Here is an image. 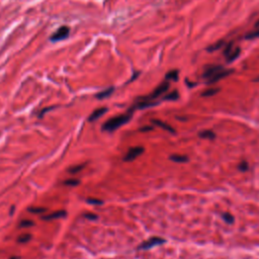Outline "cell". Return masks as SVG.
<instances>
[{"instance_id": "13", "label": "cell", "mask_w": 259, "mask_h": 259, "mask_svg": "<svg viewBox=\"0 0 259 259\" xmlns=\"http://www.w3.org/2000/svg\"><path fill=\"white\" fill-rule=\"evenodd\" d=\"M112 91H113V88L112 87L111 88H107V89H105V90H103V91L97 93L96 97H97V98H99V99H103V98H105V97H108L109 95H111V93H112Z\"/></svg>"}, {"instance_id": "1", "label": "cell", "mask_w": 259, "mask_h": 259, "mask_svg": "<svg viewBox=\"0 0 259 259\" xmlns=\"http://www.w3.org/2000/svg\"><path fill=\"white\" fill-rule=\"evenodd\" d=\"M234 72L233 69H225L220 65H210L205 68L202 77L206 79V83L213 84L225 77L231 75Z\"/></svg>"}, {"instance_id": "14", "label": "cell", "mask_w": 259, "mask_h": 259, "mask_svg": "<svg viewBox=\"0 0 259 259\" xmlns=\"http://www.w3.org/2000/svg\"><path fill=\"white\" fill-rule=\"evenodd\" d=\"M220 91V89L219 88H210V89H206L204 92L201 93L202 96L205 97H209V96H213L214 94H217V93Z\"/></svg>"}, {"instance_id": "21", "label": "cell", "mask_w": 259, "mask_h": 259, "mask_svg": "<svg viewBox=\"0 0 259 259\" xmlns=\"http://www.w3.org/2000/svg\"><path fill=\"white\" fill-rule=\"evenodd\" d=\"M238 169L242 172H245L249 169V164L247 163L246 161H242L241 163L238 165Z\"/></svg>"}, {"instance_id": "17", "label": "cell", "mask_w": 259, "mask_h": 259, "mask_svg": "<svg viewBox=\"0 0 259 259\" xmlns=\"http://www.w3.org/2000/svg\"><path fill=\"white\" fill-rule=\"evenodd\" d=\"M47 210V209H45V208H42V206H32V208H30L28 209V212L31 213V214H43L45 213Z\"/></svg>"}, {"instance_id": "6", "label": "cell", "mask_w": 259, "mask_h": 259, "mask_svg": "<svg viewBox=\"0 0 259 259\" xmlns=\"http://www.w3.org/2000/svg\"><path fill=\"white\" fill-rule=\"evenodd\" d=\"M144 153V148L143 147H134L131 148L128 151V153L125 154V157H124V160L130 162V161H133L135 160L137 157H139L141 154Z\"/></svg>"}, {"instance_id": "26", "label": "cell", "mask_w": 259, "mask_h": 259, "mask_svg": "<svg viewBox=\"0 0 259 259\" xmlns=\"http://www.w3.org/2000/svg\"><path fill=\"white\" fill-rule=\"evenodd\" d=\"M84 217L86 219H89V220H96L97 219V216L94 214H85Z\"/></svg>"}, {"instance_id": "16", "label": "cell", "mask_w": 259, "mask_h": 259, "mask_svg": "<svg viewBox=\"0 0 259 259\" xmlns=\"http://www.w3.org/2000/svg\"><path fill=\"white\" fill-rule=\"evenodd\" d=\"M222 218H223V220L227 223V224H230V225H232L234 223V221H235V218L229 213H224L222 214Z\"/></svg>"}, {"instance_id": "24", "label": "cell", "mask_w": 259, "mask_h": 259, "mask_svg": "<svg viewBox=\"0 0 259 259\" xmlns=\"http://www.w3.org/2000/svg\"><path fill=\"white\" fill-rule=\"evenodd\" d=\"M20 227H22V228H26V227H31L34 226V222L32 221H28V220H23L20 222Z\"/></svg>"}, {"instance_id": "4", "label": "cell", "mask_w": 259, "mask_h": 259, "mask_svg": "<svg viewBox=\"0 0 259 259\" xmlns=\"http://www.w3.org/2000/svg\"><path fill=\"white\" fill-rule=\"evenodd\" d=\"M166 241L164 240L163 238H160V237H152L150 238L149 240L143 242L142 244L139 246V249L142 250H147L150 248H153V247L158 246V245H161V244H164Z\"/></svg>"}, {"instance_id": "7", "label": "cell", "mask_w": 259, "mask_h": 259, "mask_svg": "<svg viewBox=\"0 0 259 259\" xmlns=\"http://www.w3.org/2000/svg\"><path fill=\"white\" fill-rule=\"evenodd\" d=\"M107 111V108L106 107H101V108H97L95 109L94 111H93L90 116H89V119L88 120L89 121H93V120H98L99 117H101L105 112Z\"/></svg>"}, {"instance_id": "23", "label": "cell", "mask_w": 259, "mask_h": 259, "mask_svg": "<svg viewBox=\"0 0 259 259\" xmlns=\"http://www.w3.org/2000/svg\"><path fill=\"white\" fill-rule=\"evenodd\" d=\"M64 184L70 185V186H75V185L79 184V180L78 179H67V180H65Z\"/></svg>"}, {"instance_id": "19", "label": "cell", "mask_w": 259, "mask_h": 259, "mask_svg": "<svg viewBox=\"0 0 259 259\" xmlns=\"http://www.w3.org/2000/svg\"><path fill=\"white\" fill-rule=\"evenodd\" d=\"M84 167H85V165H84V164H81V165H76V166H73V167H71L70 169L68 170V171H69V173H71V174H76V173L80 172L81 170H82Z\"/></svg>"}, {"instance_id": "20", "label": "cell", "mask_w": 259, "mask_h": 259, "mask_svg": "<svg viewBox=\"0 0 259 259\" xmlns=\"http://www.w3.org/2000/svg\"><path fill=\"white\" fill-rule=\"evenodd\" d=\"M178 92L177 91H173V92H171L170 93V94H168V95H166V96H164V100H176V99H178Z\"/></svg>"}, {"instance_id": "9", "label": "cell", "mask_w": 259, "mask_h": 259, "mask_svg": "<svg viewBox=\"0 0 259 259\" xmlns=\"http://www.w3.org/2000/svg\"><path fill=\"white\" fill-rule=\"evenodd\" d=\"M259 38V19L256 21L254 26V30L249 31L248 34H247L244 39L245 40H254V39H258Z\"/></svg>"}, {"instance_id": "8", "label": "cell", "mask_w": 259, "mask_h": 259, "mask_svg": "<svg viewBox=\"0 0 259 259\" xmlns=\"http://www.w3.org/2000/svg\"><path fill=\"white\" fill-rule=\"evenodd\" d=\"M66 212L65 210H57V212H54L50 214H47V216L43 217L42 219L45 221H51V220H55V219H60L66 216Z\"/></svg>"}, {"instance_id": "18", "label": "cell", "mask_w": 259, "mask_h": 259, "mask_svg": "<svg viewBox=\"0 0 259 259\" xmlns=\"http://www.w3.org/2000/svg\"><path fill=\"white\" fill-rule=\"evenodd\" d=\"M224 45H225V43L223 42V40H220V42L216 43L214 45H213V46L209 47V48H208V51H209V52H214V51H217V50H219V49H221L223 46H224Z\"/></svg>"}, {"instance_id": "22", "label": "cell", "mask_w": 259, "mask_h": 259, "mask_svg": "<svg viewBox=\"0 0 259 259\" xmlns=\"http://www.w3.org/2000/svg\"><path fill=\"white\" fill-rule=\"evenodd\" d=\"M31 235L30 234H24V235H21L19 238H18V242L19 243H26L27 241H30V239H31Z\"/></svg>"}, {"instance_id": "11", "label": "cell", "mask_w": 259, "mask_h": 259, "mask_svg": "<svg viewBox=\"0 0 259 259\" xmlns=\"http://www.w3.org/2000/svg\"><path fill=\"white\" fill-rule=\"evenodd\" d=\"M152 123H153L154 125H157V127H160V128L164 129V130H166V131H168V132L172 133V134L175 133V130L172 129L169 125L165 124V123H163V121H161V120H153Z\"/></svg>"}, {"instance_id": "12", "label": "cell", "mask_w": 259, "mask_h": 259, "mask_svg": "<svg viewBox=\"0 0 259 259\" xmlns=\"http://www.w3.org/2000/svg\"><path fill=\"white\" fill-rule=\"evenodd\" d=\"M169 159L171 161L177 162V163H184V162L188 161V157L185 155H177V154H174V155H171L169 157Z\"/></svg>"}, {"instance_id": "25", "label": "cell", "mask_w": 259, "mask_h": 259, "mask_svg": "<svg viewBox=\"0 0 259 259\" xmlns=\"http://www.w3.org/2000/svg\"><path fill=\"white\" fill-rule=\"evenodd\" d=\"M88 204H91V205H102L103 201L100 200H95V198H88L87 200Z\"/></svg>"}, {"instance_id": "3", "label": "cell", "mask_w": 259, "mask_h": 259, "mask_svg": "<svg viewBox=\"0 0 259 259\" xmlns=\"http://www.w3.org/2000/svg\"><path fill=\"white\" fill-rule=\"evenodd\" d=\"M239 55H240V48L235 46L234 43H229L225 46L224 56L228 63H231V62H233V61H235L238 58Z\"/></svg>"}, {"instance_id": "2", "label": "cell", "mask_w": 259, "mask_h": 259, "mask_svg": "<svg viewBox=\"0 0 259 259\" xmlns=\"http://www.w3.org/2000/svg\"><path fill=\"white\" fill-rule=\"evenodd\" d=\"M132 111H133L132 109H130L129 112L115 116V117H112V119L108 120L107 121H105L103 127H102V130L103 131H106V132L115 131V130L120 128L123 125L127 124L128 121L132 119Z\"/></svg>"}, {"instance_id": "10", "label": "cell", "mask_w": 259, "mask_h": 259, "mask_svg": "<svg viewBox=\"0 0 259 259\" xmlns=\"http://www.w3.org/2000/svg\"><path fill=\"white\" fill-rule=\"evenodd\" d=\"M198 137L202 138V139H208V140H214L216 138V134L210 130H205L198 133Z\"/></svg>"}, {"instance_id": "5", "label": "cell", "mask_w": 259, "mask_h": 259, "mask_svg": "<svg viewBox=\"0 0 259 259\" xmlns=\"http://www.w3.org/2000/svg\"><path fill=\"white\" fill-rule=\"evenodd\" d=\"M69 32H70V30H69L68 26H61L50 36V40L52 42H58V40H65L66 38H68Z\"/></svg>"}, {"instance_id": "27", "label": "cell", "mask_w": 259, "mask_h": 259, "mask_svg": "<svg viewBox=\"0 0 259 259\" xmlns=\"http://www.w3.org/2000/svg\"><path fill=\"white\" fill-rule=\"evenodd\" d=\"M152 130H153V127H151V125H146V127L140 129V131L141 132H149V131H152Z\"/></svg>"}, {"instance_id": "15", "label": "cell", "mask_w": 259, "mask_h": 259, "mask_svg": "<svg viewBox=\"0 0 259 259\" xmlns=\"http://www.w3.org/2000/svg\"><path fill=\"white\" fill-rule=\"evenodd\" d=\"M166 80H173V81H177L178 80V71L177 70H173V71H170L167 73V75H166Z\"/></svg>"}, {"instance_id": "28", "label": "cell", "mask_w": 259, "mask_h": 259, "mask_svg": "<svg viewBox=\"0 0 259 259\" xmlns=\"http://www.w3.org/2000/svg\"><path fill=\"white\" fill-rule=\"evenodd\" d=\"M10 259H20V258H19V257H17V256H12Z\"/></svg>"}]
</instances>
